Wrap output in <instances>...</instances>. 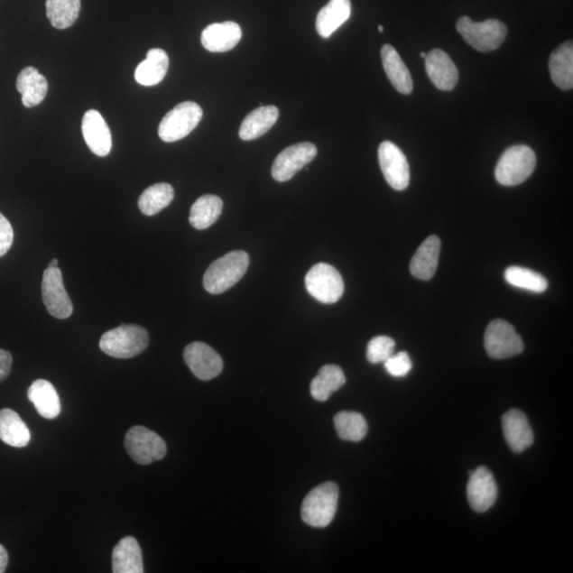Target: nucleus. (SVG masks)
Here are the masks:
<instances>
[{"label": "nucleus", "mask_w": 573, "mask_h": 573, "mask_svg": "<svg viewBox=\"0 0 573 573\" xmlns=\"http://www.w3.org/2000/svg\"><path fill=\"white\" fill-rule=\"evenodd\" d=\"M250 257L244 251H233L217 259L204 274L203 285L210 294H221L243 279L249 268Z\"/></svg>", "instance_id": "nucleus-1"}, {"label": "nucleus", "mask_w": 573, "mask_h": 573, "mask_svg": "<svg viewBox=\"0 0 573 573\" xmlns=\"http://www.w3.org/2000/svg\"><path fill=\"white\" fill-rule=\"evenodd\" d=\"M337 500L339 487L334 482H325L313 488L301 504V520L315 528L329 526L337 513Z\"/></svg>", "instance_id": "nucleus-2"}, {"label": "nucleus", "mask_w": 573, "mask_h": 573, "mask_svg": "<svg viewBox=\"0 0 573 573\" xmlns=\"http://www.w3.org/2000/svg\"><path fill=\"white\" fill-rule=\"evenodd\" d=\"M149 346L148 331L138 325H122L101 337L102 352L118 359H129L142 354Z\"/></svg>", "instance_id": "nucleus-3"}, {"label": "nucleus", "mask_w": 573, "mask_h": 573, "mask_svg": "<svg viewBox=\"0 0 573 573\" xmlns=\"http://www.w3.org/2000/svg\"><path fill=\"white\" fill-rule=\"evenodd\" d=\"M457 30L467 44L481 52L498 50L508 34V28L498 20L476 23L467 16L457 21Z\"/></svg>", "instance_id": "nucleus-4"}, {"label": "nucleus", "mask_w": 573, "mask_h": 573, "mask_svg": "<svg viewBox=\"0 0 573 573\" xmlns=\"http://www.w3.org/2000/svg\"><path fill=\"white\" fill-rule=\"evenodd\" d=\"M535 166L534 151L524 144H517L502 155L494 171V177L504 186L520 185L531 177Z\"/></svg>", "instance_id": "nucleus-5"}, {"label": "nucleus", "mask_w": 573, "mask_h": 573, "mask_svg": "<svg viewBox=\"0 0 573 573\" xmlns=\"http://www.w3.org/2000/svg\"><path fill=\"white\" fill-rule=\"evenodd\" d=\"M202 117V108L196 102H182L162 118L159 126L161 140L166 143L182 140L197 128Z\"/></svg>", "instance_id": "nucleus-6"}, {"label": "nucleus", "mask_w": 573, "mask_h": 573, "mask_svg": "<svg viewBox=\"0 0 573 573\" xmlns=\"http://www.w3.org/2000/svg\"><path fill=\"white\" fill-rule=\"evenodd\" d=\"M125 446L132 460L141 466L160 461L167 454L164 439L158 433L143 426L131 428L126 433Z\"/></svg>", "instance_id": "nucleus-7"}, {"label": "nucleus", "mask_w": 573, "mask_h": 573, "mask_svg": "<svg viewBox=\"0 0 573 573\" xmlns=\"http://www.w3.org/2000/svg\"><path fill=\"white\" fill-rule=\"evenodd\" d=\"M307 291L323 304L337 303L344 293V282L339 271L328 263L313 265L307 273Z\"/></svg>", "instance_id": "nucleus-8"}, {"label": "nucleus", "mask_w": 573, "mask_h": 573, "mask_svg": "<svg viewBox=\"0 0 573 573\" xmlns=\"http://www.w3.org/2000/svg\"><path fill=\"white\" fill-rule=\"evenodd\" d=\"M486 353L493 359H508L522 353L524 346L513 325L504 319H494L485 336Z\"/></svg>", "instance_id": "nucleus-9"}, {"label": "nucleus", "mask_w": 573, "mask_h": 573, "mask_svg": "<svg viewBox=\"0 0 573 573\" xmlns=\"http://www.w3.org/2000/svg\"><path fill=\"white\" fill-rule=\"evenodd\" d=\"M42 295L48 312L54 318L64 319L71 316L74 306L65 291L61 270L48 267L42 282Z\"/></svg>", "instance_id": "nucleus-10"}, {"label": "nucleus", "mask_w": 573, "mask_h": 573, "mask_svg": "<svg viewBox=\"0 0 573 573\" xmlns=\"http://www.w3.org/2000/svg\"><path fill=\"white\" fill-rule=\"evenodd\" d=\"M317 153L318 149L311 143H300L286 148L276 156L273 162V179L279 182H287L315 160Z\"/></svg>", "instance_id": "nucleus-11"}, {"label": "nucleus", "mask_w": 573, "mask_h": 573, "mask_svg": "<svg viewBox=\"0 0 573 573\" xmlns=\"http://www.w3.org/2000/svg\"><path fill=\"white\" fill-rule=\"evenodd\" d=\"M378 159L385 180L395 190H405L410 183V169L406 155L389 141L379 146Z\"/></svg>", "instance_id": "nucleus-12"}, {"label": "nucleus", "mask_w": 573, "mask_h": 573, "mask_svg": "<svg viewBox=\"0 0 573 573\" xmlns=\"http://www.w3.org/2000/svg\"><path fill=\"white\" fill-rule=\"evenodd\" d=\"M184 359L194 375L204 382L219 376L223 370L220 355L207 343H190L185 348Z\"/></svg>", "instance_id": "nucleus-13"}, {"label": "nucleus", "mask_w": 573, "mask_h": 573, "mask_svg": "<svg viewBox=\"0 0 573 573\" xmlns=\"http://www.w3.org/2000/svg\"><path fill=\"white\" fill-rule=\"evenodd\" d=\"M498 497L496 481L490 469L480 467L470 472L467 498L475 512L485 513L492 508Z\"/></svg>", "instance_id": "nucleus-14"}, {"label": "nucleus", "mask_w": 573, "mask_h": 573, "mask_svg": "<svg viewBox=\"0 0 573 573\" xmlns=\"http://www.w3.org/2000/svg\"><path fill=\"white\" fill-rule=\"evenodd\" d=\"M82 133L88 147L96 155L105 158L112 150V134L102 115L89 110L82 120Z\"/></svg>", "instance_id": "nucleus-15"}, {"label": "nucleus", "mask_w": 573, "mask_h": 573, "mask_svg": "<svg viewBox=\"0 0 573 573\" xmlns=\"http://www.w3.org/2000/svg\"><path fill=\"white\" fill-rule=\"evenodd\" d=\"M503 430L506 443L516 454L527 450L534 442L532 428L520 410L512 409L503 416Z\"/></svg>", "instance_id": "nucleus-16"}, {"label": "nucleus", "mask_w": 573, "mask_h": 573, "mask_svg": "<svg viewBox=\"0 0 573 573\" xmlns=\"http://www.w3.org/2000/svg\"><path fill=\"white\" fill-rule=\"evenodd\" d=\"M425 66L428 77L439 89L452 90L458 80L457 66L448 54L441 50H433L427 53Z\"/></svg>", "instance_id": "nucleus-17"}, {"label": "nucleus", "mask_w": 573, "mask_h": 573, "mask_svg": "<svg viewBox=\"0 0 573 573\" xmlns=\"http://www.w3.org/2000/svg\"><path fill=\"white\" fill-rule=\"evenodd\" d=\"M243 38V32L237 23H216L203 30L201 43L210 52L232 51Z\"/></svg>", "instance_id": "nucleus-18"}, {"label": "nucleus", "mask_w": 573, "mask_h": 573, "mask_svg": "<svg viewBox=\"0 0 573 573\" xmlns=\"http://www.w3.org/2000/svg\"><path fill=\"white\" fill-rule=\"evenodd\" d=\"M439 252H441V240L436 235H431L421 245L410 263V271L415 279L421 281L432 279L437 273Z\"/></svg>", "instance_id": "nucleus-19"}, {"label": "nucleus", "mask_w": 573, "mask_h": 573, "mask_svg": "<svg viewBox=\"0 0 573 573\" xmlns=\"http://www.w3.org/2000/svg\"><path fill=\"white\" fill-rule=\"evenodd\" d=\"M28 398L42 418L52 420L61 413V401L56 388L47 380L38 379L30 385Z\"/></svg>", "instance_id": "nucleus-20"}, {"label": "nucleus", "mask_w": 573, "mask_h": 573, "mask_svg": "<svg viewBox=\"0 0 573 573\" xmlns=\"http://www.w3.org/2000/svg\"><path fill=\"white\" fill-rule=\"evenodd\" d=\"M114 573H143V554L140 544L132 536H125L115 546L112 554Z\"/></svg>", "instance_id": "nucleus-21"}, {"label": "nucleus", "mask_w": 573, "mask_h": 573, "mask_svg": "<svg viewBox=\"0 0 573 573\" xmlns=\"http://www.w3.org/2000/svg\"><path fill=\"white\" fill-rule=\"evenodd\" d=\"M382 61L385 74L397 92L403 95L411 94L413 90L411 74L393 46L385 44L382 48Z\"/></svg>", "instance_id": "nucleus-22"}, {"label": "nucleus", "mask_w": 573, "mask_h": 573, "mask_svg": "<svg viewBox=\"0 0 573 573\" xmlns=\"http://www.w3.org/2000/svg\"><path fill=\"white\" fill-rule=\"evenodd\" d=\"M16 88L22 95L23 106L33 107L45 99L48 93V82L38 69L30 66L18 74Z\"/></svg>", "instance_id": "nucleus-23"}, {"label": "nucleus", "mask_w": 573, "mask_h": 573, "mask_svg": "<svg viewBox=\"0 0 573 573\" xmlns=\"http://www.w3.org/2000/svg\"><path fill=\"white\" fill-rule=\"evenodd\" d=\"M280 111L274 106H263L251 112L245 118L239 129L243 141H254L265 134L276 124Z\"/></svg>", "instance_id": "nucleus-24"}, {"label": "nucleus", "mask_w": 573, "mask_h": 573, "mask_svg": "<svg viewBox=\"0 0 573 573\" xmlns=\"http://www.w3.org/2000/svg\"><path fill=\"white\" fill-rule=\"evenodd\" d=\"M351 0H329V3L318 14L316 22L318 33L324 39L329 38L351 17Z\"/></svg>", "instance_id": "nucleus-25"}, {"label": "nucleus", "mask_w": 573, "mask_h": 573, "mask_svg": "<svg viewBox=\"0 0 573 573\" xmlns=\"http://www.w3.org/2000/svg\"><path fill=\"white\" fill-rule=\"evenodd\" d=\"M0 439L14 448H26L32 439L25 421L14 410H0Z\"/></svg>", "instance_id": "nucleus-26"}, {"label": "nucleus", "mask_w": 573, "mask_h": 573, "mask_svg": "<svg viewBox=\"0 0 573 573\" xmlns=\"http://www.w3.org/2000/svg\"><path fill=\"white\" fill-rule=\"evenodd\" d=\"M169 68V58L165 51L153 48L147 58L135 70V80L143 87H154L164 79Z\"/></svg>", "instance_id": "nucleus-27"}, {"label": "nucleus", "mask_w": 573, "mask_h": 573, "mask_svg": "<svg viewBox=\"0 0 573 573\" xmlns=\"http://www.w3.org/2000/svg\"><path fill=\"white\" fill-rule=\"evenodd\" d=\"M552 81L560 89L573 88V46L572 42H565L554 51L549 61Z\"/></svg>", "instance_id": "nucleus-28"}, {"label": "nucleus", "mask_w": 573, "mask_h": 573, "mask_svg": "<svg viewBox=\"0 0 573 573\" xmlns=\"http://www.w3.org/2000/svg\"><path fill=\"white\" fill-rule=\"evenodd\" d=\"M347 377L340 366L335 365H324L318 375L312 379L310 393L318 402H327L336 391L343 387Z\"/></svg>", "instance_id": "nucleus-29"}, {"label": "nucleus", "mask_w": 573, "mask_h": 573, "mask_svg": "<svg viewBox=\"0 0 573 573\" xmlns=\"http://www.w3.org/2000/svg\"><path fill=\"white\" fill-rule=\"evenodd\" d=\"M222 209L221 198L214 195H205L199 198L190 209V225L196 229H207L219 219Z\"/></svg>", "instance_id": "nucleus-30"}, {"label": "nucleus", "mask_w": 573, "mask_h": 573, "mask_svg": "<svg viewBox=\"0 0 573 573\" xmlns=\"http://www.w3.org/2000/svg\"><path fill=\"white\" fill-rule=\"evenodd\" d=\"M46 11L52 27L68 29L80 15L81 0H46Z\"/></svg>", "instance_id": "nucleus-31"}, {"label": "nucleus", "mask_w": 573, "mask_h": 573, "mask_svg": "<svg viewBox=\"0 0 573 573\" xmlns=\"http://www.w3.org/2000/svg\"><path fill=\"white\" fill-rule=\"evenodd\" d=\"M174 189L171 184L159 183L150 186L138 200V208L146 216H154L173 201Z\"/></svg>", "instance_id": "nucleus-32"}, {"label": "nucleus", "mask_w": 573, "mask_h": 573, "mask_svg": "<svg viewBox=\"0 0 573 573\" xmlns=\"http://www.w3.org/2000/svg\"><path fill=\"white\" fill-rule=\"evenodd\" d=\"M337 436L344 441L360 442L367 433L366 421L358 412L342 411L334 419Z\"/></svg>", "instance_id": "nucleus-33"}, {"label": "nucleus", "mask_w": 573, "mask_h": 573, "mask_svg": "<svg viewBox=\"0 0 573 573\" xmlns=\"http://www.w3.org/2000/svg\"><path fill=\"white\" fill-rule=\"evenodd\" d=\"M504 277L510 285L523 291L542 293L548 288V281L544 276L527 268L510 267L505 270Z\"/></svg>", "instance_id": "nucleus-34"}, {"label": "nucleus", "mask_w": 573, "mask_h": 573, "mask_svg": "<svg viewBox=\"0 0 573 573\" xmlns=\"http://www.w3.org/2000/svg\"><path fill=\"white\" fill-rule=\"evenodd\" d=\"M395 341L387 336H378L367 344L366 358L371 364H383L394 354Z\"/></svg>", "instance_id": "nucleus-35"}, {"label": "nucleus", "mask_w": 573, "mask_h": 573, "mask_svg": "<svg viewBox=\"0 0 573 573\" xmlns=\"http://www.w3.org/2000/svg\"><path fill=\"white\" fill-rule=\"evenodd\" d=\"M384 364L385 370L388 371L391 376L394 377H405L412 369V361L406 352L392 355Z\"/></svg>", "instance_id": "nucleus-36"}, {"label": "nucleus", "mask_w": 573, "mask_h": 573, "mask_svg": "<svg viewBox=\"0 0 573 573\" xmlns=\"http://www.w3.org/2000/svg\"><path fill=\"white\" fill-rule=\"evenodd\" d=\"M14 231L11 223L5 217L0 213V257L7 254L14 245Z\"/></svg>", "instance_id": "nucleus-37"}, {"label": "nucleus", "mask_w": 573, "mask_h": 573, "mask_svg": "<svg viewBox=\"0 0 573 573\" xmlns=\"http://www.w3.org/2000/svg\"><path fill=\"white\" fill-rule=\"evenodd\" d=\"M12 356L5 349H0V383L7 379L11 373Z\"/></svg>", "instance_id": "nucleus-38"}, {"label": "nucleus", "mask_w": 573, "mask_h": 573, "mask_svg": "<svg viewBox=\"0 0 573 573\" xmlns=\"http://www.w3.org/2000/svg\"><path fill=\"white\" fill-rule=\"evenodd\" d=\"M9 563V556L5 548L0 545V573H3L7 569Z\"/></svg>", "instance_id": "nucleus-39"}, {"label": "nucleus", "mask_w": 573, "mask_h": 573, "mask_svg": "<svg viewBox=\"0 0 573 573\" xmlns=\"http://www.w3.org/2000/svg\"><path fill=\"white\" fill-rule=\"evenodd\" d=\"M58 265H59V261H58V259H57V258L52 259V261H51V264H50V267H52V268H57V267H58Z\"/></svg>", "instance_id": "nucleus-40"}, {"label": "nucleus", "mask_w": 573, "mask_h": 573, "mask_svg": "<svg viewBox=\"0 0 573 573\" xmlns=\"http://www.w3.org/2000/svg\"><path fill=\"white\" fill-rule=\"evenodd\" d=\"M420 56H421V58L425 59V58H426V56H427V53H425V52H421Z\"/></svg>", "instance_id": "nucleus-41"}, {"label": "nucleus", "mask_w": 573, "mask_h": 573, "mask_svg": "<svg viewBox=\"0 0 573 573\" xmlns=\"http://www.w3.org/2000/svg\"><path fill=\"white\" fill-rule=\"evenodd\" d=\"M378 30H379V32H384V27L383 26H379Z\"/></svg>", "instance_id": "nucleus-42"}]
</instances>
